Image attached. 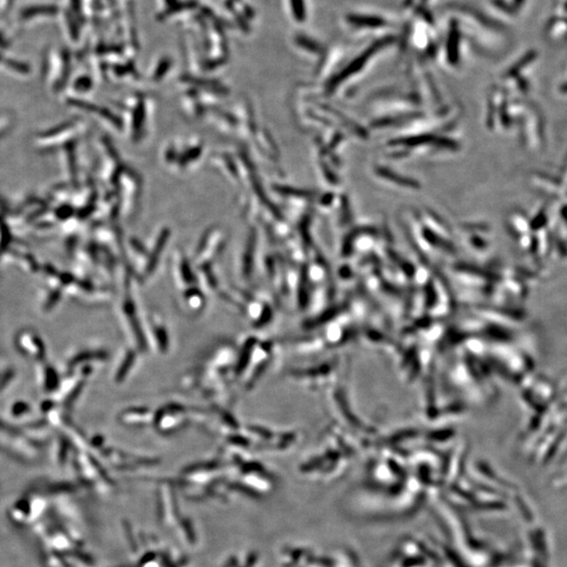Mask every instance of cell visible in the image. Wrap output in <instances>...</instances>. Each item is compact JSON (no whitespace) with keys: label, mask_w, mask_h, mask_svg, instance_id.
I'll return each instance as SVG.
<instances>
[{"label":"cell","mask_w":567,"mask_h":567,"mask_svg":"<svg viewBox=\"0 0 567 567\" xmlns=\"http://www.w3.org/2000/svg\"><path fill=\"white\" fill-rule=\"evenodd\" d=\"M190 413L180 403H169L155 414V424L161 433H172L186 427Z\"/></svg>","instance_id":"cell-1"},{"label":"cell","mask_w":567,"mask_h":567,"mask_svg":"<svg viewBox=\"0 0 567 567\" xmlns=\"http://www.w3.org/2000/svg\"><path fill=\"white\" fill-rule=\"evenodd\" d=\"M151 333L152 339L157 346V350L161 353H166L169 349V337L167 334L166 326L162 323L161 320L155 319L151 320Z\"/></svg>","instance_id":"cell-2"},{"label":"cell","mask_w":567,"mask_h":567,"mask_svg":"<svg viewBox=\"0 0 567 567\" xmlns=\"http://www.w3.org/2000/svg\"><path fill=\"white\" fill-rule=\"evenodd\" d=\"M60 9L55 5H41L31 6L21 10L20 18L23 20H30L37 17H52L59 13Z\"/></svg>","instance_id":"cell-3"},{"label":"cell","mask_w":567,"mask_h":567,"mask_svg":"<svg viewBox=\"0 0 567 567\" xmlns=\"http://www.w3.org/2000/svg\"><path fill=\"white\" fill-rule=\"evenodd\" d=\"M64 19H65V24H67L69 33H70V36L74 41H78L79 36H80V28H79V21L78 19L74 16V14L72 12H65L64 13Z\"/></svg>","instance_id":"cell-4"},{"label":"cell","mask_w":567,"mask_h":567,"mask_svg":"<svg viewBox=\"0 0 567 567\" xmlns=\"http://www.w3.org/2000/svg\"><path fill=\"white\" fill-rule=\"evenodd\" d=\"M350 23L359 27H380L385 25L383 19L373 16H351Z\"/></svg>","instance_id":"cell-5"},{"label":"cell","mask_w":567,"mask_h":567,"mask_svg":"<svg viewBox=\"0 0 567 567\" xmlns=\"http://www.w3.org/2000/svg\"><path fill=\"white\" fill-rule=\"evenodd\" d=\"M197 7V4L194 2H186V3H177L176 5H172L170 7H168L164 12L161 13L159 15V19H165L168 16L172 15V14H176L178 12H181L183 10H189V9H193Z\"/></svg>","instance_id":"cell-6"},{"label":"cell","mask_w":567,"mask_h":567,"mask_svg":"<svg viewBox=\"0 0 567 567\" xmlns=\"http://www.w3.org/2000/svg\"><path fill=\"white\" fill-rule=\"evenodd\" d=\"M290 7L293 17L299 23H304V20L306 19V7H305L304 0H290Z\"/></svg>","instance_id":"cell-7"},{"label":"cell","mask_w":567,"mask_h":567,"mask_svg":"<svg viewBox=\"0 0 567 567\" xmlns=\"http://www.w3.org/2000/svg\"><path fill=\"white\" fill-rule=\"evenodd\" d=\"M5 63L8 68H10L11 70L15 71L16 73L19 74H23V75H28L30 73V67L27 63L24 62H19L13 59H7L5 60Z\"/></svg>","instance_id":"cell-8"},{"label":"cell","mask_w":567,"mask_h":567,"mask_svg":"<svg viewBox=\"0 0 567 567\" xmlns=\"http://www.w3.org/2000/svg\"><path fill=\"white\" fill-rule=\"evenodd\" d=\"M71 7L74 16L78 19L79 23H83L85 18L82 12V0H71Z\"/></svg>","instance_id":"cell-9"},{"label":"cell","mask_w":567,"mask_h":567,"mask_svg":"<svg viewBox=\"0 0 567 567\" xmlns=\"http://www.w3.org/2000/svg\"><path fill=\"white\" fill-rule=\"evenodd\" d=\"M92 85V81L89 77H81L79 78L77 81L75 83V86L77 90H81V91H85V90H89Z\"/></svg>","instance_id":"cell-10"},{"label":"cell","mask_w":567,"mask_h":567,"mask_svg":"<svg viewBox=\"0 0 567 567\" xmlns=\"http://www.w3.org/2000/svg\"><path fill=\"white\" fill-rule=\"evenodd\" d=\"M169 67H170V61H169L168 59L163 60V61L161 62V64L159 65L158 70H157V73H156V77H157V78H159V77H161V76L164 75V74H165V72H166V71H167V70L169 69Z\"/></svg>","instance_id":"cell-11"},{"label":"cell","mask_w":567,"mask_h":567,"mask_svg":"<svg viewBox=\"0 0 567 567\" xmlns=\"http://www.w3.org/2000/svg\"><path fill=\"white\" fill-rule=\"evenodd\" d=\"M10 48V42L6 39V37L0 33V49L7 50Z\"/></svg>","instance_id":"cell-12"},{"label":"cell","mask_w":567,"mask_h":567,"mask_svg":"<svg viewBox=\"0 0 567 567\" xmlns=\"http://www.w3.org/2000/svg\"><path fill=\"white\" fill-rule=\"evenodd\" d=\"M244 17H246V18H253V17H254L253 10H252L251 8H250V7H248V6H246V7L244 8Z\"/></svg>","instance_id":"cell-13"},{"label":"cell","mask_w":567,"mask_h":567,"mask_svg":"<svg viewBox=\"0 0 567 567\" xmlns=\"http://www.w3.org/2000/svg\"><path fill=\"white\" fill-rule=\"evenodd\" d=\"M177 3H179L178 0H166V4H167L169 7L172 6V5H176Z\"/></svg>","instance_id":"cell-14"},{"label":"cell","mask_w":567,"mask_h":567,"mask_svg":"<svg viewBox=\"0 0 567 567\" xmlns=\"http://www.w3.org/2000/svg\"><path fill=\"white\" fill-rule=\"evenodd\" d=\"M2 59H3V57H2V55H0V60H2Z\"/></svg>","instance_id":"cell-15"}]
</instances>
